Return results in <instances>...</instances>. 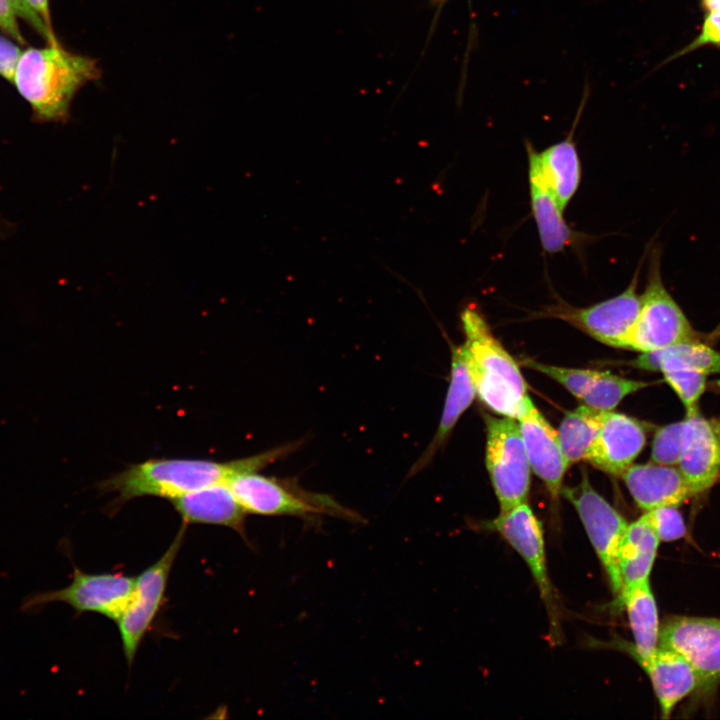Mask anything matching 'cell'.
Returning <instances> with one entry per match:
<instances>
[{
  "instance_id": "cell-1",
  "label": "cell",
  "mask_w": 720,
  "mask_h": 720,
  "mask_svg": "<svg viewBox=\"0 0 720 720\" xmlns=\"http://www.w3.org/2000/svg\"><path fill=\"white\" fill-rule=\"evenodd\" d=\"M296 444H286L249 457L215 461L210 459L151 458L130 464L121 472L99 482L102 493H115L110 511L125 502L143 496L172 499L210 485L226 483L245 471H259L282 456Z\"/></svg>"
},
{
  "instance_id": "cell-2",
  "label": "cell",
  "mask_w": 720,
  "mask_h": 720,
  "mask_svg": "<svg viewBox=\"0 0 720 720\" xmlns=\"http://www.w3.org/2000/svg\"><path fill=\"white\" fill-rule=\"evenodd\" d=\"M100 77L95 59L48 44L22 51L13 83L29 103L34 121L65 122L76 92Z\"/></svg>"
},
{
  "instance_id": "cell-3",
  "label": "cell",
  "mask_w": 720,
  "mask_h": 720,
  "mask_svg": "<svg viewBox=\"0 0 720 720\" xmlns=\"http://www.w3.org/2000/svg\"><path fill=\"white\" fill-rule=\"evenodd\" d=\"M462 345L478 398L494 412L517 419L525 408L527 387L519 366L474 308L461 313Z\"/></svg>"
},
{
  "instance_id": "cell-4",
  "label": "cell",
  "mask_w": 720,
  "mask_h": 720,
  "mask_svg": "<svg viewBox=\"0 0 720 720\" xmlns=\"http://www.w3.org/2000/svg\"><path fill=\"white\" fill-rule=\"evenodd\" d=\"M661 255L662 249L658 245L648 255L647 281L640 295V312L625 342V349L648 352L699 339L663 282Z\"/></svg>"
},
{
  "instance_id": "cell-5",
  "label": "cell",
  "mask_w": 720,
  "mask_h": 720,
  "mask_svg": "<svg viewBox=\"0 0 720 720\" xmlns=\"http://www.w3.org/2000/svg\"><path fill=\"white\" fill-rule=\"evenodd\" d=\"M226 483L246 513L304 518L332 515L359 519L357 514L329 496L304 491L286 480L262 475L258 471L238 473Z\"/></svg>"
},
{
  "instance_id": "cell-6",
  "label": "cell",
  "mask_w": 720,
  "mask_h": 720,
  "mask_svg": "<svg viewBox=\"0 0 720 720\" xmlns=\"http://www.w3.org/2000/svg\"><path fill=\"white\" fill-rule=\"evenodd\" d=\"M135 578L118 573H86L74 566L72 580L64 588L38 591L20 605L24 613H36L48 604L63 602L76 613L93 612L118 621L130 602Z\"/></svg>"
},
{
  "instance_id": "cell-7",
  "label": "cell",
  "mask_w": 720,
  "mask_h": 720,
  "mask_svg": "<svg viewBox=\"0 0 720 720\" xmlns=\"http://www.w3.org/2000/svg\"><path fill=\"white\" fill-rule=\"evenodd\" d=\"M487 427L486 467L500 512L526 503L531 467L516 419L484 415Z\"/></svg>"
},
{
  "instance_id": "cell-8",
  "label": "cell",
  "mask_w": 720,
  "mask_h": 720,
  "mask_svg": "<svg viewBox=\"0 0 720 720\" xmlns=\"http://www.w3.org/2000/svg\"><path fill=\"white\" fill-rule=\"evenodd\" d=\"M658 646L680 654L693 668L702 698L720 684V619L674 616L660 627Z\"/></svg>"
},
{
  "instance_id": "cell-9",
  "label": "cell",
  "mask_w": 720,
  "mask_h": 720,
  "mask_svg": "<svg viewBox=\"0 0 720 720\" xmlns=\"http://www.w3.org/2000/svg\"><path fill=\"white\" fill-rule=\"evenodd\" d=\"M577 511L588 538L608 575L616 601L622 594L617 554L628 523L590 484L585 470L580 483L562 486L561 493Z\"/></svg>"
},
{
  "instance_id": "cell-10",
  "label": "cell",
  "mask_w": 720,
  "mask_h": 720,
  "mask_svg": "<svg viewBox=\"0 0 720 720\" xmlns=\"http://www.w3.org/2000/svg\"><path fill=\"white\" fill-rule=\"evenodd\" d=\"M642 262L620 294L583 308L557 303L547 306L541 314L561 319L603 344L624 348L640 312L637 287Z\"/></svg>"
},
{
  "instance_id": "cell-11",
  "label": "cell",
  "mask_w": 720,
  "mask_h": 720,
  "mask_svg": "<svg viewBox=\"0 0 720 720\" xmlns=\"http://www.w3.org/2000/svg\"><path fill=\"white\" fill-rule=\"evenodd\" d=\"M186 526L182 523L165 553L135 578L130 602L117 621L122 649L128 665L133 663L141 641L160 610Z\"/></svg>"
},
{
  "instance_id": "cell-12",
  "label": "cell",
  "mask_w": 720,
  "mask_h": 720,
  "mask_svg": "<svg viewBox=\"0 0 720 720\" xmlns=\"http://www.w3.org/2000/svg\"><path fill=\"white\" fill-rule=\"evenodd\" d=\"M677 466L693 495L713 486L720 475V423L699 412L686 415Z\"/></svg>"
},
{
  "instance_id": "cell-13",
  "label": "cell",
  "mask_w": 720,
  "mask_h": 720,
  "mask_svg": "<svg viewBox=\"0 0 720 720\" xmlns=\"http://www.w3.org/2000/svg\"><path fill=\"white\" fill-rule=\"evenodd\" d=\"M516 420L530 467L545 484L552 500L556 501L569 467L561 450L558 433L534 406L529 396L523 412Z\"/></svg>"
},
{
  "instance_id": "cell-14",
  "label": "cell",
  "mask_w": 720,
  "mask_h": 720,
  "mask_svg": "<svg viewBox=\"0 0 720 720\" xmlns=\"http://www.w3.org/2000/svg\"><path fill=\"white\" fill-rule=\"evenodd\" d=\"M494 528L527 564L538 590L547 605H552L544 534L541 522L527 503L500 512L492 521Z\"/></svg>"
},
{
  "instance_id": "cell-15",
  "label": "cell",
  "mask_w": 720,
  "mask_h": 720,
  "mask_svg": "<svg viewBox=\"0 0 720 720\" xmlns=\"http://www.w3.org/2000/svg\"><path fill=\"white\" fill-rule=\"evenodd\" d=\"M645 444L646 433L640 421L622 413L605 411L586 460L606 473L621 476Z\"/></svg>"
},
{
  "instance_id": "cell-16",
  "label": "cell",
  "mask_w": 720,
  "mask_h": 720,
  "mask_svg": "<svg viewBox=\"0 0 720 720\" xmlns=\"http://www.w3.org/2000/svg\"><path fill=\"white\" fill-rule=\"evenodd\" d=\"M633 500L643 511L666 505L679 506L693 493L678 467L632 464L620 476Z\"/></svg>"
},
{
  "instance_id": "cell-17",
  "label": "cell",
  "mask_w": 720,
  "mask_h": 720,
  "mask_svg": "<svg viewBox=\"0 0 720 720\" xmlns=\"http://www.w3.org/2000/svg\"><path fill=\"white\" fill-rule=\"evenodd\" d=\"M528 172L538 176L564 211L577 192L582 175L578 150L572 136L541 152L526 144Z\"/></svg>"
},
{
  "instance_id": "cell-18",
  "label": "cell",
  "mask_w": 720,
  "mask_h": 720,
  "mask_svg": "<svg viewBox=\"0 0 720 720\" xmlns=\"http://www.w3.org/2000/svg\"><path fill=\"white\" fill-rule=\"evenodd\" d=\"M182 523L229 527L245 537L246 511L227 483L210 485L170 499Z\"/></svg>"
},
{
  "instance_id": "cell-19",
  "label": "cell",
  "mask_w": 720,
  "mask_h": 720,
  "mask_svg": "<svg viewBox=\"0 0 720 720\" xmlns=\"http://www.w3.org/2000/svg\"><path fill=\"white\" fill-rule=\"evenodd\" d=\"M638 663L652 683L662 718H669L676 705L697 689L693 668L671 649L658 646L651 657Z\"/></svg>"
},
{
  "instance_id": "cell-20",
  "label": "cell",
  "mask_w": 720,
  "mask_h": 720,
  "mask_svg": "<svg viewBox=\"0 0 720 720\" xmlns=\"http://www.w3.org/2000/svg\"><path fill=\"white\" fill-rule=\"evenodd\" d=\"M476 395L465 359L463 346L452 351L450 382L438 429L424 454L410 471L415 474L423 469L446 441L461 415L473 402Z\"/></svg>"
},
{
  "instance_id": "cell-21",
  "label": "cell",
  "mask_w": 720,
  "mask_h": 720,
  "mask_svg": "<svg viewBox=\"0 0 720 720\" xmlns=\"http://www.w3.org/2000/svg\"><path fill=\"white\" fill-rule=\"evenodd\" d=\"M659 543L655 530L644 514L627 525L617 554L622 592L649 579Z\"/></svg>"
},
{
  "instance_id": "cell-22",
  "label": "cell",
  "mask_w": 720,
  "mask_h": 720,
  "mask_svg": "<svg viewBox=\"0 0 720 720\" xmlns=\"http://www.w3.org/2000/svg\"><path fill=\"white\" fill-rule=\"evenodd\" d=\"M625 606L634 645L630 652L637 661L651 657L659 643V617L649 579L624 589L618 600Z\"/></svg>"
},
{
  "instance_id": "cell-23",
  "label": "cell",
  "mask_w": 720,
  "mask_h": 720,
  "mask_svg": "<svg viewBox=\"0 0 720 720\" xmlns=\"http://www.w3.org/2000/svg\"><path fill=\"white\" fill-rule=\"evenodd\" d=\"M530 203L540 242L545 252L553 254L570 245L575 234L563 217L556 199L532 172H528Z\"/></svg>"
},
{
  "instance_id": "cell-24",
  "label": "cell",
  "mask_w": 720,
  "mask_h": 720,
  "mask_svg": "<svg viewBox=\"0 0 720 720\" xmlns=\"http://www.w3.org/2000/svg\"><path fill=\"white\" fill-rule=\"evenodd\" d=\"M604 413L583 404L568 412L561 421L557 433L569 466L586 460L602 425Z\"/></svg>"
},
{
  "instance_id": "cell-25",
  "label": "cell",
  "mask_w": 720,
  "mask_h": 720,
  "mask_svg": "<svg viewBox=\"0 0 720 720\" xmlns=\"http://www.w3.org/2000/svg\"><path fill=\"white\" fill-rule=\"evenodd\" d=\"M667 359L706 375L720 373V352L698 340L679 343L664 349L641 352L630 365L646 371H659V361Z\"/></svg>"
},
{
  "instance_id": "cell-26",
  "label": "cell",
  "mask_w": 720,
  "mask_h": 720,
  "mask_svg": "<svg viewBox=\"0 0 720 720\" xmlns=\"http://www.w3.org/2000/svg\"><path fill=\"white\" fill-rule=\"evenodd\" d=\"M649 384L645 381L624 378L609 371H599L580 400L591 408L611 411L627 395L644 389Z\"/></svg>"
},
{
  "instance_id": "cell-27",
  "label": "cell",
  "mask_w": 720,
  "mask_h": 720,
  "mask_svg": "<svg viewBox=\"0 0 720 720\" xmlns=\"http://www.w3.org/2000/svg\"><path fill=\"white\" fill-rule=\"evenodd\" d=\"M659 371L681 400L686 415L699 412L698 403L705 392L708 375L667 359L659 361Z\"/></svg>"
},
{
  "instance_id": "cell-28",
  "label": "cell",
  "mask_w": 720,
  "mask_h": 720,
  "mask_svg": "<svg viewBox=\"0 0 720 720\" xmlns=\"http://www.w3.org/2000/svg\"><path fill=\"white\" fill-rule=\"evenodd\" d=\"M524 364L531 369L549 376L578 399L583 396L599 374L598 370L565 368L528 359L524 361Z\"/></svg>"
},
{
  "instance_id": "cell-29",
  "label": "cell",
  "mask_w": 720,
  "mask_h": 720,
  "mask_svg": "<svg viewBox=\"0 0 720 720\" xmlns=\"http://www.w3.org/2000/svg\"><path fill=\"white\" fill-rule=\"evenodd\" d=\"M682 433L683 421L670 423L658 428L652 441V462L676 466L680 458Z\"/></svg>"
},
{
  "instance_id": "cell-30",
  "label": "cell",
  "mask_w": 720,
  "mask_h": 720,
  "mask_svg": "<svg viewBox=\"0 0 720 720\" xmlns=\"http://www.w3.org/2000/svg\"><path fill=\"white\" fill-rule=\"evenodd\" d=\"M660 542H670L685 536L686 525L678 506L666 505L644 513Z\"/></svg>"
},
{
  "instance_id": "cell-31",
  "label": "cell",
  "mask_w": 720,
  "mask_h": 720,
  "mask_svg": "<svg viewBox=\"0 0 720 720\" xmlns=\"http://www.w3.org/2000/svg\"><path fill=\"white\" fill-rule=\"evenodd\" d=\"M712 45L720 49V13H705L699 34L669 60L683 56L702 46Z\"/></svg>"
},
{
  "instance_id": "cell-32",
  "label": "cell",
  "mask_w": 720,
  "mask_h": 720,
  "mask_svg": "<svg viewBox=\"0 0 720 720\" xmlns=\"http://www.w3.org/2000/svg\"><path fill=\"white\" fill-rule=\"evenodd\" d=\"M18 17L31 26L48 44H59L54 31L50 30L40 17L29 7L26 0H10Z\"/></svg>"
},
{
  "instance_id": "cell-33",
  "label": "cell",
  "mask_w": 720,
  "mask_h": 720,
  "mask_svg": "<svg viewBox=\"0 0 720 720\" xmlns=\"http://www.w3.org/2000/svg\"><path fill=\"white\" fill-rule=\"evenodd\" d=\"M21 54L22 50L16 43L0 36V75L11 83Z\"/></svg>"
},
{
  "instance_id": "cell-34",
  "label": "cell",
  "mask_w": 720,
  "mask_h": 720,
  "mask_svg": "<svg viewBox=\"0 0 720 720\" xmlns=\"http://www.w3.org/2000/svg\"><path fill=\"white\" fill-rule=\"evenodd\" d=\"M17 14L10 0H0V30L18 44H26L18 22Z\"/></svg>"
},
{
  "instance_id": "cell-35",
  "label": "cell",
  "mask_w": 720,
  "mask_h": 720,
  "mask_svg": "<svg viewBox=\"0 0 720 720\" xmlns=\"http://www.w3.org/2000/svg\"><path fill=\"white\" fill-rule=\"evenodd\" d=\"M29 7L40 17L44 24L53 31L50 17L49 0H26Z\"/></svg>"
},
{
  "instance_id": "cell-36",
  "label": "cell",
  "mask_w": 720,
  "mask_h": 720,
  "mask_svg": "<svg viewBox=\"0 0 720 720\" xmlns=\"http://www.w3.org/2000/svg\"><path fill=\"white\" fill-rule=\"evenodd\" d=\"M705 13H720V0H700Z\"/></svg>"
},
{
  "instance_id": "cell-37",
  "label": "cell",
  "mask_w": 720,
  "mask_h": 720,
  "mask_svg": "<svg viewBox=\"0 0 720 720\" xmlns=\"http://www.w3.org/2000/svg\"><path fill=\"white\" fill-rule=\"evenodd\" d=\"M443 1H444V0H433L434 3H441V2H443Z\"/></svg>"
}]
</instances>
